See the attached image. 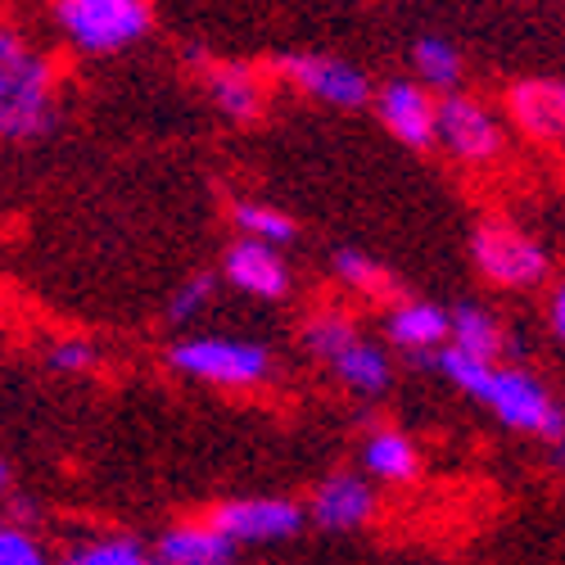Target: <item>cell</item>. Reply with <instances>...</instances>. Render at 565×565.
Returning <instances> with one entry per match:
<instances>
[{"label": "cell", "mask_w": 565, "mask_h": 565, "mask_svg": "<svg viewBox=\"0 0 565 565\" xmlns=\"http://www.w3.org/2000/svg\"><path fill=\"white\" fill-rule=\"evenodd\" d=\"M55 64L0 28V140H36L55 127Z\"/></svg>", "instance_id": "obj_1"}, {"label": "cell", "mask_w": 565, "mask_h": 565, "mask_svg": "<svg viewBox=\"0 0 565 565\" xmlns=\"http://www.w3.org/2000/svg\"><path fill=\"white\" fill-rule=\"evenodd\" d=\"M476 403H484L493 412L498 426H507L515 435H530V439H547L552 452H561L565 412L539 371H530L521 362H493L476 390Z\"/></svg>", "instance_id": "obj_2"}, {"label": "cell", "mask_w": 565, "mask_h": 565, "mask_svg": "<svg viewBox=\"0 0 565 565\" xmlns=\"http://www.w3.org/2000/svg\"><path fill=\"white\" fill-rule=\"evenodd\" d=\"M168 366L177 375L209 390H263L276 375V358L263 340L245 335H185L168 349Z\"/></svg>", "instance_id": "obj_3"}, {"label": "cell", "mask_w": 565, "mask_h": 565, "mask_svg": "<svg viewBox=\"0 0 565 565\" xmlns=\"http://www.w3.org/2000/svg\"><path fill=\"white\" fill-rule=\"evenodd\" d=\"M55 23L82 55H122L154 32L150 0H55Z\"/></svg>", "instance_id": "obj_4"}, {"label": "cell", "mask_w": 565, "mask_h": 565, "mask_svg": "<svg viewBox=\"0 0 565 565\" xmlns=\"http://www.w3.org/2000/svg\"><path fill=\"white\" fill-rule=\"evenodd\" d=\"M470 258L498 290H539L552 276L547 245L511 217H484L470 235Z\"/></svg>", "instance_id": "obj_5"}, {"label": "cell", "mask_w": 565, "mask_h": 565, "mask_svg": "<svg viewBox=\"0 0 565 565\" xmlns=\"http://www.w3.org/2000/svg\"><path fill=\"white\" fill-rule=\"evenodd\" d=\"M435 146H444L466 168H489L502 159L507 127L480 96L448 90L435 100Z\"/></svg>", "instance_id": "obj_6"}, {"label": "cell", "mask_w": 565, "mask_h": 565, "mask_svg": "<svg viewBox=\"0 0 565 565\" xmlns=\"http://www.w3.org/2000/svg\"><path fill=\"white\" fill-rule=\"evenodd\" d=\"M204 521L231 547H263V543L295 539L308 525V515H303V502H295V498H226Z\"/></svg>", "instance_id": "obj_7"}, {"label": "cell", "mask_w": 565, "mask_h": 565, "mask_svg": "<svg viewBox=\"0 0 565 565\" xmlns=\"http://www.w3.org/2000/svg\"><path fill=\"white\" fill-rule=\"evenodd\" d=\"M271 73L326 109H362L375 96L366 68L335 55H280L271 60Z\"/></svg>", "instance_id": "obj_8"}, {"label": "cell", "mask_w": 565, "mask_h": 565, "mask_svg": "<svg viewBox=\"0 0 565 565\" xmlns=\"http://www.w3.org/2000/svg\"><path fill=\"white\" fill-rule=\"evenodd\" d=\"M375 511H381L375 484L366 476H358V470H335V476H326L303 507L308 521L317 530H331V534H353V530L371 525Z\"/></svg>", "instance_id": "obj_9"}, {"label": "cell", "mask_w": 565, "mask_h": 565, "mask_svg": "<svg viewBox=\"0 0 565 565\" xmlns=\"http://www.w3.org/2000/svg\"><path fill=\"white\" fill-rule=\"evenodd\" d=\"M222 280L258 303H280L295 286L286 254L271 249V245H258V241H235L222 254Z\"/></svg>", "instance_id": "obj_10"}, {"label": "cell", "mask_w": 565, "mask_h": 565, "mask_svg": "<svg viewBox=\"0 0 565 565\" xmlns=\"http://www.w3.org/2000/svg\"><path fill=\"white\" fill-rule=\"evenodd\" d=\"M200 82L209 90V100L222 118L231 122H258L263 109H267V77L263 68L254 64H241V60H200Z\"/></svg>", "instance_id": "obj_11"}, {"label": "cell", "mask_w": 565, "mask_h": 565, "mask_svg": "<svg viewBox=\"0 0 565 565\" xmlns=\"http://www.w3.org/2000/svg\"><path fill=\"white\" fill-rule=\"evenodd\" d=\"M385 131L407 150H430L435 146V96L412 77H394L371 96Z\"/></svg>", "instance_id": "obj_12"}, {"label": "cell", "mask_w": 565, "mask_h": 565, "mask_svg": "<svg viewBox=\"0 0 565 565\" xmlns=\"http://www.w3.org/2000/svg\"><path fill=\"white\" fill-rule=\"evenodd\" d=\"M511 127L530 136L534 146H556L565 131V86L556 77H525L507 90Z\"/></svg>", "instance_id": "obj_13"}, {"label": "cell", "mask_w": 565, "mask_h": 565, "mask_svg": "<svg viewBox=\"0 0 565 565\" xmlns=\"http://www.w3.org/2000/svg\"><path fill=\"white\" fill-rule=\"evenodd\" d=\"M321 366H331L335 381H340L353 398H362V403L385 398L390 385H394V358H390V349L375 344L366 331H358L349 344H340Z\"/></svg>", "instance_id": "obj_14"}, {"label": "cell", "mask_w": 565, "mask_h": 565, "mask_svg": "<svg viewBox=\"0 0 565 565\" xmlns=\"http://www.w3.org/2000/svg\"><path fill=\"white\" fill-rule=\"evenodd\" d=\"M385 340L398 353L412 358H435L448 344V308L430 299H403L385 312Z\"/></svg>", "instance_id": "obj_15"}, {"label": "cell", "mask_w": 565, "mask_h": 565, "mask_svg": "<svg viewBox=\"0 0 565 565\" xmlns=\"http://www.w3.org/2000/svg\"><path fill=\"white\" fill-rule=\"evenodd\" d=\"M358 476H366L371 484H412L420 476V448L407 430L398 426H381L362 439V457H358Z\"/></svg>", "instance_id": "obj_16"}, {"label": "cell", "mask_w": 565, "mask_h": 565, "mask_svg": "<svg viewBox=\"0 0 565 565\" xmlns=\"http://www.w3.org/2000/svg\"><path fill=\"white\" fill-rule=\"evenodd\" d=\"M154 561L159 565H231L235 547L209 521H181V525H168L159 534Z\"/></svg>", "instance_id": "obj_17"}, {"label": "cell", "mask_w": 565, "mask_h": 565, "mask_svg": "<svg viewBox=\"0 0 565 565\" xmlns=\"http://www.w3.org/2000/svg\"><path fill=\"white\" fill-rule=\"evenodd\" d=\"M448 349H457L466 358H480V362H498L507 353V331L489 308L461 303L448 312Z\"/></svg>", "instance_id": "obj_18"}, {"label": "cell", "mask_w": 565, "mask_h": 565, "mask_svg": "<svg viewBox=\"0 0 565 565\" xmlns=\"http://www.w3.org/2000/svg\"><path fill=\"white\" fill-rule=\"evenodd\" d=\"M412 68H416L412 82L426 86L430 96H435V90H439V96H448V90H457L461 77H466V60H461V51L448 36H420L412 45Z\"/></svg>", "instance_id": "obj_19"}, {"label": "cell", "mask_w": 565, "mask_h": 565, "mask_svg": "<svg viewBox=\"0 0 565 565\" xmlns=\"http://www.w3.org/2000/svg\"><path fill=\"white\" fill-rule=\"evenodd\" d=\"M55 565H159V561L150 543L131 534H86L68 543V552L55 556Z\"/></svg>", "instance_id": "obj_20"}, {"label": "cell", "mask_w": 565, "mask_h": 565, "mask_svg": "<svg viewBox=\"0 0 565 565\" xmlns=\"http://www.w3.org/2000/svg\"><path fill=\"white\" fill-rule=\"evenodd\" d=\"M231 222L241 231V241H258V245H271V249H286L299 241V222L276 209V204H263V200H241L231 204Z\"/></svg>", "instance_id": "obj_21"}, {"label": "cell", "mask_w": 565, "mask_h": 565, "mask_svg": "<svg viewBox=\"0 0 565 565\" xmlns=\"http://www.w3.org/2000/svg\"><path fill=\"white\" fill-rule=\"evenodd\" d=\"M358 331H362V326H358V317H353L349 308H317V312L303 321V349H308L317 362H326L340 344H349Z\"/></svg>", "instance_id": "obj_22"}, {"label": "cell", "mask_w": 565, "mask_h": 565, "mask_svg": "<svg viewBox=\"0 0 565 565\" xmlns=\"http://www.w3.org/2000/svg\"><path fill=\"white\" fill-rule=\"evenodd\" d=\"M335 276H340L344 290H353V295H362V299H385V295L394 290L390 271L375 263L371 254H362V249H340V254H335Z\"/></svg>", "instance_id": "obj_23"}, {"label": "cell", "mask_w": 565, "mask_h": 565, "mask_svg": "<svg viewBox=\"0 0 565 565\" xmlns=\"http://www.w3.org/2000/svg\"><path fill=\"white\" fill-rule=\"evenodd\" d=\"M213 299H217V276L213 271H191L168 299V321L172 326H191V321H200L209 312Z\"/></svg>", "instance_id": "obj_24"}, {"label": "cell", "mask_w": 565, "mask_h": 565, "mask_svg": "<svg viewBox=\"0 0 565 565\" xmlns=\"http://www.w3.org/2000/svg\"><path fill=\"white\" fill-rule=\"evenodd\" d=\"M0 565H55V556L28 525L0 515Z\"/></svg>", "instance_id": "obj_25"}, {"label": "cell", "mask_w": 565, "mask_h": 565, "mask_svg": "<svg viewBox=\"0 0 565 565\" xmlns=\"http://www.w3.org/2000/svg\"><path fill=\"white\" fill-rule=\"evenodd\" d=\"M45 366L60 371V375H86V371L100 366V349L86 335H60L51 349H45Z\"/></svg>", "instance_id": "obj_26"}, {"label": "cell", "mask_w": 565, "mask_h": 565, "mask_svg": "<svg viewBox=\"0 0 565 565\" xmlns=\"http://www.w3.org/2000/svg\"><path fill=\"white\" fill-rule=\"evenodd\" d=\"M547 335L552 340H565V290L561 286L547 290Z\"/></svg>", "instance_id": "obj_27"}, {"label": "cell", "mask_w": 565, "mask_h": 565, "mask_svg": "<svg viewBox=\"0 0 565 565\" xmlns=\"http://www.w3.org/2000/svg\"><path fill=\"white\" fill-rule=\"evenodd\" d=\"M10 484H14V470H10V461H6V457H0V498L10 493Z\"/></svg>", "instance_id": "obj_28"}]
</instances>
